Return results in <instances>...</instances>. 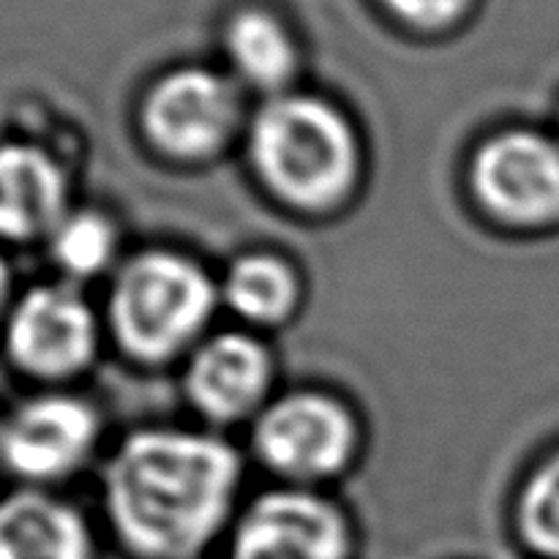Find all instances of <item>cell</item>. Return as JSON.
Instances as JSON below:
<instances>
[{
	"instance_id": "obj_12",
	"label": "cell",
	"mask_w": 559,
	"mask_h": 559,
	"mask_svg": "<svg viewBox=\"0 0 559 559\" xmlns=\"http://www.w3.org/2000/svg\"><path fill=\"white\" fill-rule=\"evenodd\" d=\"M0 559H93L91 533L74 508L16 495L0 506Z\"/></svg>"
},
{
	"instance_id": "obj_10",
	"label": "cell",
	"mask_w": 559,
	"mask_h": 559,
	"mask_svg": "<svg viewBox=\"0 0 559 559\" xmlns=\"http://www.w3.org/2000/svg\"><path fill=\"white\" fill-rule=\"evenodd\" d=\"M273 360L257 338L218 333L207 338L186 369V393L211 420H238L260 407L271 388Z\"/></svg>"
},
{
	"instance_id": "obj_5",
	"label": "cell",
	"mask_w": 559,
	"mask_h": 559,
	"mask_svg": "<svg viewBox=\"0 0 559 559\" xmlns=\"http://www.w3.org/2000/svg\"><path fill=\"white\" fill-rule=\"evenodd\" d=\"M254 448L278 475L320 480L342 473L358 448V426L344 404L320 393L273 402L254 426Z\"/></svg>"
},
{
	"instance_id": "obj_9",
	"label": "cell",
	"mask_w": 559,
	"mask_h": 559,
	"mask_svg": "<svg viewBox=\"0 0 559 559\" xmlns=\"http://www.w3.org/2000/svg\"><path fill=\"white\" fill-rule=\"evenodd\" d=\"M96 435V413L85 402L47 396L25 404L11 418L0 440V453L14 473L49 480L80 467Z\"/></svg>"
},
{
	"instance_id": "obj_11",
	"label": "cell",
	"mask_w": 559,
	"mask_h": 559,
	"mask_svg": "<svg viewBox=\"0 0 559 559\" xmlns=\"http://www.w3.org/2000/svg\"><path fill=\"white\" fill-rule=\"evenodd\" d=\"M66 216V180L47 153L25 145L0 147V235L36 238Z\"/></svg>"
},
{
	"instance_id": "obj_14",
	"label": "cell",
	"mask_w": 559,
	"mask_h": 559,
	"mask_svg": "<svg viewBox=\"0 0 559 559\" xmlns=\"http://www.w3.org/2000/svg\"><path fill=\"white\" fill-rule=\"evenodd\" d=\"M224 298L240 317L260 325L287 320L298 306V278L273 254H246L227 271Z\"/></svg>"
},
{
	"instance_id": "obj_18",
	"label": "cell",
	"mask_w": 559,
	"mask_h": 559,
	"mask_svg": "<svg viewBox=\"0 0 559 559\" xmlns=\"http://www.w3.org/2000/svg\"><path fill=\"white\" fill-rule=\"evenodd\" d=\"M5 295H9V271H5L3 260H0V309L5 304Z\"/></svg>"
},
{
	"instance_id": "obj_7",
	"label": "cell",
	"mask_w": 559,
	"mask_h": 559,
	"mask_svg": "<svg viewBox=\"0 0 559 559\" xmlns=\"http://www.w3.org/2000/svg\"><path fill=\"white\" fill-rule=\"evenodd\" d=\"M353 538L336 506L300 489L267 491L240 516L229 559H349Z\"/></svg>"
},
{
	"instance_id": "obj_1",
	"label": "cell",
	"mask_w": 559,
	"mask_h": 559,
	"mask_svg": "<svg viewBox=\"0 0 559 559\" xmlns=\"http://www.w3.org/2000/svg\"><path fill=\"white\" fill-rule=\"evenodd\" d=\"M238 480L240 459L227 442L136 431L109 462V522L140 559H197L227 522Z\"/></svg>"
},
{
	"instance_id": "obj_3",
	"label": "cell",
	"mask_w": 559,
	"mask_h": 559,
	"mask_svg": "<svg viewBox=\"0 0 559 559\" xmlns=\"http://www.w3.org/2000/svg\"><path fill=\"white\" fill-rule=\"evenodd\" d=\"M216 289L200 265L175 251H145L120 267L109 295V325L129 355L167 360L207 325Z\"/></svg>"
},
{
	"instance_id": "obj_8",
	"label": "cell",
	"mask_w": 559,
	"mask_h": 559,
	"mask_svg": "<svg viewBox=\"0 0 559 559\" xmlns=\"http://www.w3.org/2000/svg\"><path fill=\"white\" fill-rule=\"evenodd\" d=\"M9 349L31 374H76L91 364L96 349L91 306L71 287L31 289L11 314Z\"/></svg>"
},
{
	"instance_id": "obj_2",
	"label": "cell",
	"mask_w": 559,
	"mask_h": 559,
	"mask_svg": "<svg viewBox=\"0 0 559 559\" xmlns=\"http://www.w3.org/2000/svg\"><path fill=\"white\" fill-rule=\"evenodd\" d=\"M249 147L267 189L300 211L338 205L360 173L353 126L314 96L271 98L251 123Z\"/></svg>"
},
{
	"instance_id": "obj_6",
	"label": "cell",
	"mask_w": 559,
	"mask_h": 559,
	"mask_svg": "<svg viewBox=\"0 0 559 559\" xmlns=\"http://www.w3.org/2000/svg\"><path fill=\"white\" fill-rule=\"evenodd\" d=\"M240 118L235 87L207 69H178L158 80L142 104V129L153 145L180 162L222 151Z\"/></svg>"
},
{
	"instance_id": "obj_15",
	"label": "cell",
	"mask_w": 559,
	"mask_h": 559,
	"mask_svg": "<svg viewBox=\"0 0 559 559\" xmlns=\"http://www.w3.org/2000/svg\"><path fill=\"white\" fill-rule=\"evenodd\" d=\"M52 254L58 265L74 276L104 271L115 254L112 222L93 211L63 216V222L52 229Z\"/></svg>"
},
{
	"instance_id": "obj_17",
	"label": "cell",
	"mask_w": 559,
	"mask_h": 559,
	"mask_svg": "<svg viewBox=\"0 0 559 559\" xmlns=\"http://www.w3.org/2000/svg\"><path fill=\"white\" fill-rule=\"evenodd\" d=\"M399 20L420 31H440L453 25L467 11L469 0H382Z\"/></svg>"
},
{
	"instance_id": "obj_4",
	"label": "cell",
	"mask_w": 559,
	"mask_h": 559,
	"mask_svg": "<svg viewBox=\"0 0 559 559\" xmlns=\"http://www.w3.org/2000/svg\"><path fill=\"white\" fill-rule=\"evenodd\" d=\"M480 205L513 227L559 222V142L535 131H506L478 147L469 169Z\"/></svg>"
},
{
	"instance_id": "obj_13",
	"label": "cell",
	"mask_w": 559,
	"mask_h": 559,
	"mask_svg": "<svg viewBox=\"0 0 559 559\" xmlns=\"http://www.w3.org/2000/svg\"><path fill=\"white\" fill-rule=\"evenodd\" d=\"M227 55L235 71L260 91H278L298 66L287 27L265 11H240L227 31Z\"/></svg>"
},
{
	"instance_id": "obj_16",
	"label": "cell",
	"mask_w": 559,
	"mask_h": 559,
	"mask_svg": "<svg viewBox=\"0 0 559 559\" xmlns=\"http://www.w3.org/2000/svg\"><path fill=\"white\" fill-rule=\"evenodd\" d=\"M519 530L530 549L559 559V453L530 475L519 497Z\"/></svg>"
}]
</instances>
